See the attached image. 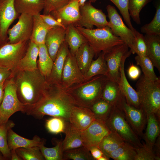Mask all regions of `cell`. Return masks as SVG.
I'll use <instances>...</instances> for the list:
<instances>
[{
	"label": "cell",
	"instance_id": "obj_1",
	"mask_svg": "<svg viewBox=\"0 0 160 160\" xmlns=\"http://www.w3.org/2000/svg\"><path fill=\"white\" fill-rule=\"evenodd\" d=\"M76 105L71 95L58 88V84L48 83L39 100L33 105L25 106L24 113L37 119L47 115L69 121L71 111Z\"/></svg>",
	"mask_w": 160,
	"mask_h": 160
},
{
	"label": "cell",
	"instance_id": "obj_2",
	"mask_svg": "<svg viewBox=\"0 0 160 160\" xmlns=\"http://www.w3.org/2000/svg\"><path fill=\"white\" fill-rule=\"evenodd\" d=\"M13 77L20 101L25 106L31 105L37 102L48 85L46 77L38 68L33 70H15Z\"/></svg>",
	"mask_w": 160,
	"mask_h": 160
},
{
	"label": "cell",
	"instance_id": "obj_3",
	"mask_svg": "<svg viewBox=\"0 0 160 160\" xmlns=\"http://www.w3.org/2000/svg\"><path fill=\"white\" fill-rule=\"evenodd\" d=\"M135 87L139 99L140 108L146 116L154 113L160 120V79L152 81L140 75Z\"/></svg>",
	"mask_w": 160,
	"mask_h": 160
},
{
	"label": "cell",
	"instance_id": "obj_4",
	"mask_svg": "<svg viewBox=\"0 0 160 160\" xmlns=\"http://www.w3.org/2000/svg\"><path fill=\"white\" fill-rule=\"evenodd\" d=\"M75 27L92 48L95 55L101 52L105 53L114 47L124 43L120 37L113 33L108 27L95 29Z\"/></svg>",
	"mask_w": 160,
	"mask_h": 160
},
{
	"label": "cell",
	"instance_id": "obj_5",
	"mask_svg": "<svg viewBox=\"0 0 160 160\" xmlns=\"http://www.w3.org/2000/svg\"><path fill=\"white\" fill-rule=\"evenodd\" d=\"M105 122L110 130L116 132L125 142L133 147H138L143 145L139 137L129 124L122 110L118 107L113 106Z\"/></svg>",
	"mask_w": 160,
	"mask_h": 160
},
{
	"label": "cell",
	"instance_id": "obj_6",
	"mask_svg": "<svg viewBox=\"0 0 160 160\" xmlns=\"http://www.w3.org/2000/svg\"><path fill=\"white\" fill-rule=\"evenodd\" d=\"M25 105L19 100L17 88L11 76L4 82L3 99L0 105V125L6 123L15 112L24 113Z\"/></svg>",
	"mask_w": 160,
	"mask_h": 160
},
{
	"label": "cell",
	"instance_id": "obj_7",
	"mask_svg": "<svg viewBox=\"0 0 160 160\" xmlns=\"http://www.w3.org/2000/svg\"><path fill=\"white\" fill-rule=\"evenodd\" d=\"M108 79L101 75L79 88L73 95H71L78 105L90 108L101 98L103 87Z\"/></svg>",
	"mask_w": 160,
	"mask_h": 160
},
{
	"label": "cell",
	"instance_id": "obj_8",
	"mask_svg": "<svg viewBox=\"0 0 160 160\" xmlns=\"http://www.w3.org/2000/svg\"><path fill=\"white\" fill-rule=\"evenodd\" d=\"M8 41H0V67L12 71L25 54L30 40L15 44Z\"/></svg>",
	"mask_w": 160,
	"mask_h": 160
},
{
	"label": "cell",
	"instance_id": "obj_9",
	"mask_svg": "<svg viewBox=\"0 0 160 160\" xmlns=\"http://www.w3.org/2000/svg\"><path fill=\"white\" fill-rule=\"evenodd\" d=\"M106 9L109 19L108 26L128 45L131 53L135 40V33L125 25L115 7L109 4Z\"/></svg>",
	"mask_w": 160,
	"mask_h": 160
},
{
	"label": "cell",
	"instance_id": "obj_10",
	"mask_svg": "<svg viewBox=\"0 0 160 160\" xmlns=\"http://www.w3.org/2000/svg\"><path fill=\"white\" fill-rule=\"evenodd\" d=\"M81 18L76 26L88 29H93L94 26L97 28L108 27L106 16L100 9L94 7L89 1L86 2L80 7Z\"/></svg>",
	"mask_w": 160,
	"mask_h": 160
},
{
	"label": "cell",
	"instance_id": "obj_11",
	"mask_svg": "<svg viewBox=\"0 0 160 160\" xmlns=\"http://www.w3.org/2000/svg\"><path fill=\"white\" fill-rule=\"evenodd\" d=\"M18 22L7 31L9 43L15 44L30 40L33 28V17L32 15L23 14L18 17Z\"/></svg>",
	"mask_w": 160,
	"mask_h": 160
},
{
	"label": "cell",
	"instance_id": "obj_12",
	"mask_svg": "<svg viewBox=\"0 0 160 160\" xmlns=\"http://www.w3.org/2000/svg\"><path fill=\"white\" fill-rule=\"evenodd\" d=\"M118 107L122 110L126 120L135 133L139 137L143 138L147 122L146 116L143 110L128 104L125 98Z\"/></svg>",
	"mask_w": 160,
	"mask_h": 160
},
{
	"label": "cell",
	"instance_id": "obj_13",
	"mask_svg": "<svg viewBox=\"0 0 160 160\" xmlns=\"http://www.w3.org/2000/svg\"><path fill=\"white\" fill-rule=\"evenodd\" d=\"M125 43L116 46L105 54L108 68L107 77L118 83L120 78V67L124 55L129 50Z\"/></svg>",
	"mask_w": 160,
	"mask_h": 160
},
{
	"label": "cell",
	"instance_id": "obj_14",
	"mask_svg": "<svg viewBox=\"0 0 160 160\" xmlns=\"http://www.w3.org/2000/svg\"><path fill=\"white\" fill-rule=\"evenodd\" d=\"M111 132L105 122L96 119L86 129L81 132L84 146L89 150L92 146L98 147L102 139Z\"/></svg>",
	"mask_w": 160,
	"mask_h": 160
},
{
	"label": "cell",
	"instance_id": "obj_15",
	"mask_svg": "<svg viewBox=\"0 0 160 160\" xmlns=\"http://www.w3.org/2000/svg\"><path fill=\"white\" fill-rule=\"evenodd\" d=\"M79 0H71L62 8L50 14L65 27L70 25L76 26L81 18Z\"/></svg>",
	"mask_w": 160,
	"mask_h": 160
},
{
	"label": "cell",
	"instance_id": "obj_16",
	"mask_svg": "<svg viewBox=\"0 0 160 160\" xmlns=\"http://www.w3.org/2000/svg\"><path fill=\"white\" fill-rule=\"evenodd\" d=\"M14 2V0H0V41L8 40L9 28L20 16L16 11Z\"/></svg>",
	"mask_w": 160,
	"mask_h": 160
},
{
	"label": "cell",
	"instance_id": "obj_17",
	"mask_svg": "<svg viewBox=\"0 0 160 160\" xmlns=\"http://www.w3.org/2000/svg\"><path fill=\"white\" fill-rule=\"evenodd\" d=\"M84 81V76L79 68L75 56L69 51L63 69L61 82L67 87Z\"/></svg>",
	"mask_w": 160,
	"mask_h": 160
},
{
	"label": "cell",
	"instance_id": "obj_18",
	"mask_svg": "<svg viewBox=\"0 0 160 160\" xmlns=\"http://www.w3.org/2000/svg\"><path fill=\"white\" fill-rule=\"evenodd\" d=\"M95 119L94 113L90 108L76 105L71 111L69 122L72 127L82 132Z\"/></svg>",
	"mask_w": 160,
	"mask_h": 160
},
{
	"label": "cell",
	"instance_id": "obj_19",
	"mask_svg": "<svg viewBox=\"0 0 160 160\" xmlns=\"http://www.w3.org/2000/svg\"><path fill=\"white\" fill-rule=\"evenodd\" d=\"M131 54V52L129 51L124 55L121 60L120 67V78L118 84L127 103L131 106L137 108H140L138 93L128 82L125 73V63L126 59Z\"/></svg>",
	"mask_w": 160,
	"mask_h": 160
},
{
	"label": "cell",
	"instance_id": "obj_20",
	"mask_svg": "<svg viewBox=\"0 0 160 160\" xmlns=\"http://www.w3.org/2000/svg\"><path fill=\"white\" fill-rule=\"evenodd\" d=\"M66 28L57 27L51 29L45 38V44L49 54L54 61L57 52L65 41Z\"/></svg>",
	"mask_w": 160,
	"mask_h": 160
},
{
	"label": "cell",
	"instance_id": "obj_21",
	"mask_svg": "<svg viewBox=\"0 0 160 160\" xmlns=\"http://www.w3.org/2000/svg\"><path fill=\"white\" fill-rule=\"evenodd\" d=\"M68 45L65 41L60 48L49 76L46 79L48 83L59 84L61 81L63 69L66 57L69 51Z\"/></svg>",
	"mask_w": 160,
	"mask_h": 160
},
{
	"label": "cell",
	"instance_id": "obj_22",
	"mask_svg": "<svg viewBox=\"0 0 160 160\" xmlns=\"http://www.w3.org/2000/svg\"><path fill=\"white\" fill-rule=\"evenodd\" d=\"M124 98L118 83L108 78L103 85L101 98L113 106H118Z\"/></svg>",
	"mask_w": 160,
	"mask_h": 160
},
{
	"label": "cell",
	"instance_id": "obj_23",
	"mask_svg": "<svg viewBox=\"0 0 160 160\" xmlns=\"http://www.w3.org/2000/svg\"><path fill=\"white\" fill-rule=\"evenodd\" d=\"M8 145L10 151L16 150L18 148H29L35 146H39L44 140L38 136L35 135L32 139H29L20 136L15 132L12 128L8 130L7 135Z\"/></svg>",
	"mask_w": 160,
	"mask_h": 160
},
{
	"label": "cell",
	"instance_id": "obj_24",
	"mask_svg": "<svg viewBox=\"0 0 160 160\" xmlns=\"http://www.w3.org/2000/svg\"><path fill=\"white\" fill-rule=\"evenodd\" d=\"M39 52V46L30 40L25 54L14 70H33L38 69L37 60Z\"/></svg>",
	"mask_w": 160,
	"mask_h": 160
},
{
	"label": "cell",
	"instance_id": "obj_25",
	"mask_svg": "<svg viewBox=\"0 0 160 160\" xmlns=\"http://www.w3.org/2000/svg\"><path fill=\"white\" fill-rule=\"evenodd\" d=\"M146 117L147 127L143 138L145 141L146 146L153 149L156 140L160 136V120L153 113L147 114Z\"/></svg>",
	"mask_w": 160,
	"mask_h": 160
},
{
	"label": "cell",
	"instance_id": "obj_26",
	"mask_svg": "<svg viewBox=\"0 0 160 160\" xmlns=\"http://www.w3.org/2000/svg\"><path fill=\"white\" fill-rule=\"evenodd\" d=\"M64 133L65 138L62 142V151H63L84 146L80 132L72 127L69 121H66Z\"/></svg>",
	"mask_w": 160,
	"mask_h": 160
},
{
	"label": "cell",
	"instance_id": "obj_27",
	"mask_svg": "<svg viewBox=\"0 0 160 160\" xmlns=\"http://www.w3.org/2000/svg\"><path fill=\"white\" fill-rule=\"evenodd\" d=\"M15 7L19 15L26 14L33 16L43 10L44 0H14Z\"/></svg>",
	"mask_w": 160,
	"mask_h": 160
},
{
	"label": "cell",
	"instance_id": "obj_28",
	"mask_svg": "<svg viewBox=\"0 0 160 160\" xmlns=\"http://www.w3.org/2000/svg\"><path fill=\"white\" fill-rule=\"evenodd\" d=\"M94 55L93 49L87 41L81 46L76 53V61L83 76L88 69Z\"/></svg>",
	"mask_w": 160,
	"mask_h": 160
},
{
	"label": "cell",
	"instance_id": "obj_29",
	"mask_svg": "<svg viewBox=\"0 0 160 160\" xmlns=\"http://www.w3.org/2000/svg\"><path fill=\"white\" fill-rule=\"evenodd\" d=\"M144 37L147 47V55L154 67L160 71V36L145 34Z\"/></svg>",
	"mask_w": 160,
	"mask_h": 160
},
{
	"label": "cell",
	"instance_id": "obj_30",
	"mask_svg": "<svg viewBox=\"0 0 160 160\" xmlns=\"http://www.w3.org/2000/svg\"><path fill=\"white\" fill-rule=\"evenodd\" d=\"M34 15L32 33L30 40L38 46L45 44L46 36L49 31L53 28L46 24L40 16Z\"/></svg>",
	"mask_w": 160,
	"mask_h": 160
},
{
	"label": "cell",
	"instance_id": "obj_31",
	"mask_svg": "<svg viewBox=\"0 0 160 160\" xmlns=\"http://www.w3.org/2000/svg\"><path fill=\"white\" fill-rule=\"evenodd\" d=\"M65 41L69 47L70 52L75 56L81 46L87 41L73 25L66 27Z\"/></svg>",
	"mask_w": 160,
	"mask_h": 160
},
{
	"label": "cell",
	"instance_id": "obj_32",
	"mask_svg": "<svg viewBox=\"0 0 160 160\" xmlns=\"http://www.w3.org/2000/svg\"><path fill=\"white\" fill-rule=\"evenodd\" d=\"M125 141L117 133L111 131L100 142L98 148L104 155L108 157L109 154L122 145Z\"/></svg>",
	"mask_w": 160,
	"mask_h": 160
},
{
	"label": "cell",
	"instance_id": "obj_33",
	"mask_svg": "<svg viewBox=\"0 0 160 160\" xmlns=\"http://www.w3.org/2000/svg\"><path fill=\"white\" fill-rule=\"evenodd\" d=\"M105 54L103 52H102L96 59L93 60L87 71L84 76V80L98 75L107 77L108 70L105 58Z\"/></svg>",
	"mask_w": 160,
	"mask_h": 160
},
{
	"label": "cell",
	"instance_id": "obj_34",
	"mask_svg": "<svg viewBox=\"0 0 160 160\" xmlns=\"http://www.w3.org/2000/svg\"><path fill=\"white\" fill-rule=\"evenodd\" d=\"M39 46V59L37 61L38 68L46 79L50 76L54 61L50 57L45 44Z\"/></svg>",
	"mask_w": 160,
	"mask_h": 160
},
{
	"label": "cell",
	"instance_id": "obj_35",
	"mask_svg": "<svg viewBox=\"0 0 160 160\" xmlns=\"http://www.w3.org/2000/svg\"><path fill=\"white\" fill-rule=\"evenodd\" d=\"M136 155L135 147L125 142L117 149L111 152L108 157L115 160H135Z\"/></svg>",
	"mask_w": 160,
	"mask_h": 160
},
{
	"label": "cell",
	"instance_id": "obj_36",
	"mask_svg": "<svg viewBox=\"0 0 160 160\" xmlns=\"http://www.w3.org/2000/svg\"><path fill=\"white\" fill-rule=\"evenodd\" d=\"M113 106L100 98L94 103L89 108L94 113L96 119L101 120L105 122Z\"/></svg>",
	"mask_w": 160,
	"mask_h": 160
},
{
	"label": "cell",
	"instance_id": "obj_37",
	"mask_svg": "<svg viewBox=\"0 0 160 160\" xmlns=\"http://www.w3.org/2000/svg\"><path fill=\"white\" fill-rule=\"evenodd\" d=\"M135 60L137 65L141 67L145 77L152 81H156L160 79L156 75L153 64L147 55H137L135 57Z\"/></svg>",
	"mask_w": 160,
	"mask_h": 160
},
{
	"label": "cell",
	"instance_id": "obj_38",
	"mask_svg": "<svg viewBox=\"0 0 160 160\" xmlns=\"http://www.w3.org/2000/svg\"><path fill=\"white\" fill-rule=\"evenodd\" d=\"M14 125L13 122L9 120L6 123L0 125V151L6 159L11 158V151L7 143L8 131Z\"/></svg>",
	"mask_w": 160,
	"mask_h": 160
},
{
	"label": "cell",
	"instance_id": "obj_39",
	"mask_svg": "<svg viewBox=\"0 0 160 160\" xmlns=\"http://www.w3.org/2000/svg\"><path fill=\"white\" fill-rule=\"evenodd\" d=\"M63 160H94L89 150L84 146L63 151Z\"/></svg>",
	"mask_w": 160,
	"mask_h": 160
},
{
	"label": "cell",
	"instance_id": "obj_40",
	"mask_svg": "<svg viewBox=\"0 0 160 160\" xmlns=\"http://www.w3.org/2000/svg\"><path fill=\"white\" fill-rule=\"evenodd\" d=\"M62 141H59L54 147L48 148L45 146L44 142L39 146L42 155L46 160H63Z\"/></svg>",
	"mask_w": 160,
	"mask_h": 160
},
{
	"label": "cell",
	"instance_id": "obj_41",
	"mask_svg": "<svg viewBox=\"0 0 160 160\" xmlns=\"http://www.w3.org/2000/svg\"><path fill=\"white\" fill-rule=\"evenodd\" d=\"M155 15L152 20L149 23L144 25L141 28V32L145 34L160 36V4L156 6Z\"/></svg>",
	"mask_w": 160,
	"mask_h": 160
},
{
	"label": "cell",
	"instance_id": "obj_42",
	"mask_svg": "<svg viewBox=\"0 0 160 160\" xmlns=\"http://www.w3.org/2000/svg\"><path fill=\"white\" fill-rule=\"evenodd\" d=\"M19 156L24 160H45L39 146L18 148L15 150Z\"/></svg>",
	"mask_w": 160,
	"mask_h": 160
},
{
	"label": "cell",
	"instance_id": "obj_43",
	"mask_svg": "<svg viewBox=\"0 0 160 160\" xmlns=\"http://www.w3.org/2000/svg\"><path fill=\"white\" fill-rule=\"evenodd\" d=\"M151 0H129L128 10L130 17L137 24H141L140 12Z\"/></svg>",
	"mask_w": 160,
	"mask_h": 160
},
{
	"label": "cell",
	"instance_id": "obj_44",
	"mask_svg": "<svg viewBox=\"0 0 160 160\" xmlns=\"http://www.w3.org/2000/svg\"><path fill=\"white\" fill-rule=\"evenodd\" d=\"M118 8L128 27L134 33L136 30L133 27L131 21L128 10L129 0H109Z\"/></svg>",
	"mask_w": 160,
	"mask_h": 160
},
{
	"label": "cell",
	"instance_id": "obj_45",
	"mask_svg": "<svg viewBox=\"0 0 160 160\" xmlns=\"http://www.w3.org/2000/svg\"><path fill=\"white\" fill-rule=\"evenodd\" d=\"M135 34V40L131 53L139 56L147 55V47L144 36L136 30Z\"/></svg>",
	"mask_w": 160,
	"mask_h": 160
},
{
	"label": "cell",
	"instance_id": "obj_46",
	"mask_svg": "<svg viewBox=\"0 0 160 160\" xmlns=\"http://www.w3.org/2000/svg\"><path fill=\"white\" fill-rule=\"evenodd\" d=\"M66 126V121L58 117H54L47 120L46 126L50 133L57 134L64 133Z\"/></svg>",
	"mask_w": 160,
	"mask_h": 160
},
{
	"label": "cell",
	"instance_id": "obj_47",
	"mask_svg": "<svg viewBox=\"0 0 160 160\" xmlns=\"http://www.w3.org/2000/svg\"><path fill=\"white\" fill-rule=\"evenodd\" d=\"M136 155L135 160H160L153 149L148 148L144 144L140 147L135 148Z\"/></svg>",
	"mask_w": 160,
	"mask_h": 160
},
{
	"label": "cell",
	"instance_id": "obj_48",
	"mask_svg": "<svg viewBox=\"0 0 160 160\" xmlns=\"http://www.w3.org/2000/svg\"><path fill=\"white\" fill-rule=\"evenodd\" d=\"M71 0H44L43 14L48 15L67 4Z\"/></svg>",
	"mask_w": 160,
	"mask_h": 160
},
{
	"label": "cell",
	"instance_id": "obj_49",
	"mask_svg": "<svg viewBox=\"0 0 160 160\" xmlns=\"http://www.w3.org/2000/svg\"><path fill=\"white\" fill-rule=\"evenodd\" d=\"M40 16L45 23L52 27H61L66 28V27L64 25L57 20L50 14L48 15L40 14Z\"/></svg>",
	"mask_w": 160,
	"mask_h": 160
},
{
	"label": "cell",
	"instance_id": "obj_50",
	"mask_svg": "<svg viewBox=\"0 0 160 160\" xmlns=\"http://www.w3.org/2000/svg\"><path fill=\"white\" fill-rule=\"evenodd\" d=\"M127 72L129 78L133 80L138 79L140 76L141 73L139 68L133 63L130 64Z\"/></svg>",
	"mask_w": 160,
	"mask_h": 160
},
{
	"label": "cell",
	"instance_id": "obj_51",
	"mask_svg": "<svg viewBox=\"0 0 160 160\" xmlns=\"http://www.w3.org/2000/svg\"><path fill=\"white\" fill-rule=\"evenodd\" d=\"M12 72L11 70L0 67V83L9 78L12 75Z\"/></svg>",
	"mask_w": 160,
	"mask_h": 160
},
{
	"label": "cell",
	"instance_id": "obj_52",
	"mask_svg": "<svg viewBox=\"0 0 160 160\" xmlns=\"http://www.w3.org/2000/svg\"><path fill=\"white\" fill-rule=\"evenodd\" d=\"M89 150L94 160H98L100 157L104 155L102 151L96 146L90 147Z\"/></svg>",
	"mask_w": 160,
	"mask_h": 160
},
{
	"label": "cell",
	"instance_id": "obj_53",
	"mask_svg": "<svg viewBox=\"0 0 160 160\" xmlns=\"http://www.w3.org/2000/svg\"><path fill=\"white\" fill-rule=\"evenodd\" d=\"M154 145H156V151L155 152L156 156L160 158V137H157Z\"/></svg>",
	"mask_w": 160,
	"mask_h": 160
},
{
	"label": "cell",
	"instance_id": "obj_54",
	"mask_svg": "<svg viewBox=\"0 0 160 160\" xmlns=\"http://www.w3.org/2000/svg\"><path fill=\"white\" fill-rule=\"evenodd\" d=\"M11 158L12 160H21L22 159L16 153L15 150L10 151Z\"/></svg>",
	"mask_w": 160,
	"mask_h": 160
},
{
	"label": "cell",
	"instance_id": "obj_55",
	"mask_svg": "<svg viewBox=\"0 0 160 160\" xmlns=\"http://www.w3.org/2000/svg\"><path fill=\"white\" fill-rule=\"evenodd\" d=\"M5 81H3L0 83V105L3 97L4 83Z\"/></svg>",
	"mask_w": 160,
	"mask_h": 160
},
{
	"label": "cell",
	"instance_id": "obj_56",
	"mask_svg": "<svg viewBox=\"0 0 160 160\" xmlns=\"http://www.w3.org/2000/svg\"><path fill=\"white\" fill-rule=\"evenodd\" d=\"M109 159L104 155L100 157L98 160H108Z\"/></svg>",
	"mask_w": 160,
	"mask_h": 160
},
{
	"label": "cell",
	"instance_id": "obj_57",
	"mask_svg": "<svg viewBox=\"0 0 160 160\" xmlns=\"http://www.w3.org/2000/svg\"><path fill=\"white\" fill-rule=\"evenodd\" d=\"M5 159H6L4 157L1 153L0 151V160H4Z\"/></svg>",
	"mask_w": 160,
	"mask_h": 160
},
{
	"label": "cell",
	"instance_id": "obj_58",
	"mask_svg": "<svg viewBox=\"0 0 160 160\" xmlns=\"http://www.w3.org/2000/svg\"><path fill=\"white\" fill-rule=\"evenodd\" d=\"M97 0H89V1L90 2L92 3H94Z\"/></svg>",
	"mask_w": 160,
	"mask_h": 160
},
{
	"label": "cell",
	"instance_id": "obj_59",
	"mask_svg": "<svg viewBox=\"0 0 160 160\" xmlns=\"http://www.w3.org/2000/svg\"></svg>",
	"mask_w": 160,
	"mask_h": 160
}]
</instances>
